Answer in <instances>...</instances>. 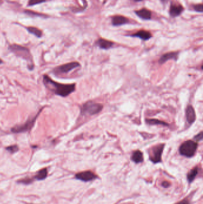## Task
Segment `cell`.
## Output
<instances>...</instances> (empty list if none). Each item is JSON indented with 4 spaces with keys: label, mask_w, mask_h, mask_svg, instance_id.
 Instances as JSON below:
<instances>
[{
    "label": "cell",
    "mask_w": 203,
    "mask_h": 204,
    "mask_svg": "<svg viewBox=\"0 0 203 204\" xmlns=\"http://www.w3.org/2000/svg\"><path fill=\"white\" fill-rule=\"evenodd\" d=\"M43 83L53 93L62 97H68L76 90V84H61L53 80L47 75L43 76Z\"/></svg>",
    "instance_id": "cell-1"
},
{
    "label": "cell",
    "mask_w": 203,
    "mask_h": 204,
    "mask_svg": "<svg viewBox=\"0 0 203 204\" xmlns=\"http://www.w3.org/2000/svg\"><path fill=\"white\" fill-rule=\"evenodd\" d=\"M9 49L14 55L20 58L26 60L28 63V68L30 70H32L34 68V63L32 56L28 48L18 44L10 45Z\"/></svg>",
    "instance_id": "cell-2"
},
{
    "label": "cell",
    "mask_w": 203,
    "mask_h": 204,
    "mask_svg": "<svg viewBox=\"0 0 203 204\" xmlns=\"http://www.w3.org/2000/svg\"><path fill=\"white\" fill-rule=\"evenodd\" d=\"M198 144V142L193 140H188L184 142L179 148V152L181 155L186 158H192L195 155Z\"/></svg>",
    "instance_id": "cell-3"
},
{
    "label": "cell",
    "mask_w": 203,
    "mask_h": 204,
    "mask_svg": "<svg viewBox=\"0 0 203 204\" xmlns=\"http://www.w3.org/2000/svg\"><path fill=\"white\" fill-rule=\"evenodd\" d=\"M103 109V105L101 103L92 101H88L80 107V114L82 115H94L101 112Z\"/></svg>",
    "instance_id": "cell-4"
},
{
    "label": "cell",
    "mask_w": 203,
    "mask_h": 204,
    "mask_svg": "<svg viewBox=\"0 0 203 204\" xmlns=\"http://www.w3.org/2000/svg\"><path fill=\"white\" fill-rule=\"evenodd\" d=\"M43 107L41 109V110L39 111V112H38V114L35 116L29 118L23 124L20 126H16L11 128V131L13 133H26L30 131L34 126L36 121Z\"/></svg>",
    "instance_id": "cell-5"
},
{
    "label": "cell",
    "mask_w": 203,
    "mask_h": 204,
    "mask_svg": "<svg viewBox=\"0 0 203 204\" xmlns=\"http://www.w3.org/2000/svg\"><path fill=\"white\" fill-rule=\"evenodd\" d=\"M165 147L164 143H160L150 147L148 150L150 161L153 164L162 162V155Z\"/></svg>",
    "instance_id": "cell-6"
},
{
    "label": "cell",
    "mask_w": 203,
    "mask_h": 204,
    "mask_svg": "<svg viewBox=\"0 0 203 204\" xmlns=\"http://www.w3.org/2000/svg\"><path fill=\"white\" fill-rule=\"evenodd\" d=\"M80 66V63L77 62H73L66 63L57 66L54 69V72L57 74H65L70 72L73 69L78 68Z\"/></svg>",
    "instance_id": "cell-7"
},
{
    "label": "cell",
    "mask_w": 203,
    "mask_h": 204,
    "mask_svg": "<svg viewBox=\"0 0 203 204\" xmlns=\"http://www.w3.org/2000/svg\"><path fill=\"white\" fill-rule=\"evenodd\" d=\"M75 178L79 180L88 182L97 179L98 178V176L91 171H85L77 173L75 175Z\"/></svg>",
    "instance_id": "cell-8"
},
{
    "label": "cell",
    "mask_w": 203,
    "mask_h": 204,
    "mask_svg": "<svg viewBox=\"0 0 203 204\" xmlns=\"http://www.w3.org/2000/svg\"><path fill=\"white\" fill-rule=\"evenodd\" d=\"M179 51H172L165 53L161 56V58L158 60V63L160 65H163L169 60H173L174 61H177L179 58Z\"/></svg>",
    "instance_id": "cell-9"
},
{
    "label": "cell",
    "mask_w": 203,
    "mask_h": 204,
    "mask_svg": "<svg viewBox=\"0 0 203 204\" xmlns=\"http://www.w3.org/2000/svg\"><path fill=\"white\" fill-rule=\"evenodd\" d=\"M185 117L187 122L191 126L196 120V114L194 108L191 105H188L185 110Z\"/></svg>",
    "instance_id": "cell-10"
},
{
    "label": "cell",
    "mask_w": 203,
    "mask_h": 204,
    "mask_svg": "<svg viewBox=\"0 0 203 204\" xmlns=\"http://www.w3.org/2000/svg\"><path fill=\"white\" fill-rule=\"evenodd\" d=\"M96 44L98 47L100 49H103V50H108L111 49L114 43L112 41H110L109 40H107L105 39H98L96 42Z\"/></svg>",
    "instance_id": "cell-11"
},
{
    "label": "cell",
    "mask_w": 203,
    "mask_h": 204,
    "mask_svg": "<svg viewBox=\"0 0 203 204\" xmlns=\"http://www.w3.org/2000/svg\"><path fill=\"white\" fill-rule=\"evenodd\" d=\"M131 37H138L143 41H147L152 37V35L148 31H146L145 30H141L136 32L134 34L132 35Z\"/></svg>",
    "instance_id": "cell-12"
},
{
    "label": "cell",
    "mask_w": 203,
    "mask_h": 204,
    "mask_svg": "<svg viewBox=\"0 0 203 204\" xmlns=\"http://www.w3.org/2000/svg\"><path fill=\"white\" fill-rule=\"evenodd\" d=\"M184 7L181 5H172L170 7V15L172 17H177L179 16L184 11Z\"/></svg>",
    "instance_id": "cell-13"
},
{
    "label": "cell",
    "mask_w": 203,
    "mask_h": 204,
    "mask_svg": "<svg viewBox=\"0 0 203 204\" xmlns=\"http://www.w3.org/2000/svg\"><path fill=\"white\" fill-rule=\"evenodd\" d=\"M131 160L135 164L142 163L144 161L143 153L139 150L134 151L131 156Z\"/></svg>",
    "instance_id": "cell-14"
},
{
    "label": "cell",
    "mask_w": 203,
    "mask_h": 204,
    "mask_svg": "<svg viewBox=\"0 0 203 204\" xmlns=\"http://www.w3.org/2000/svg\"><path fill=\"white\" fill-rule=\"evenodd\" d=\"M136 14L140 18L144 20L151 19V12L146 9H142L135 11Z\"/></svg>",
    "instance_id": "cell-15"
},
{
    "label": "cell",
    "mask_w": 203,
    "mask_h": 204,
    "mask_svg": "<svg viewBox=\"0 0 203 204\" xmlns=\"http://www.w3.org/2000/svg\"><path fill=\"white\" fill-rule=\"evenodd\" d=\"M128 22H129V20L127 19V18H126L124 16H114L111 19L112 24L114 26H120V25L126 24V23H127Z\"/></svg>",
    "instance_id": "cell-16"
},
{
    "label": "cell",
    "mask_w": 203,
    "mask_h": 204,
    "mask_svg": "<svg viewBox=\"0 0 203 204\" xmlns=\"http://www.w3.org/2000/svg\"><path fill=\"white\" fill-rule=\"evenodd\" d=\"M145 123L149 126H169V124L166 123L165 121L158 120L157 119H146Z\"/></svg>",
    "instance_id": "cell-17"
},
{
    "label": "cell",
    "mask_w": 203,
    "mask_h": 204,
    "mask_svg": "<svg viewBox=\"0 0 203 204\" xmlns=\"http://www.w3.org/2000/svg\"><path fill=\"white\" fill-rule=\"evenodd\" d=\"M198 173V166H195L187 174V180L189 183H191L193 182V180L196 178L197 175Z\"/></svg>",
    "instance_id": "cell-18"
},
{
    "label": "cell",
    "mask_w": 203,
    "mask_h": 204,
    "mask_svg": "<svg viewBox=\"0 0 203 204\" xmlns=\"http://www.w3.org/2000/svg\"><path fill=\"white\" fill-rule=\"evenodd\" d=\"M48 175V171L47 168H43L39 170L35 175V178L38 180H43L45 179Z\"/></svg>",
    "instance_id": "cell-19"
},
{
    "label": "cell",
    "mask_w": 203,
    "mask_h": 204,
    "mask_svg": "<svg viewBox=\"0 0 203 204\" xmlns=\"http://www.w3.org/2000/svg\"><path fill=\"white\" fill-rule=\"evenodd\" d=\"M26 29L29 33L34 35L35 36H36L38 38H41L42 35V32L40 29H38L37 28L30 26V27H28Z\"/></svg>",
    "instance_id": "cell-20"
},
{
    "label": "cell",
    "mask_w": 203,
    "mask_h": 204,
    "mask_svg": "<svg viewBox=\"0 0 203 204\" xmlns=\"http://www.w3.org/2000/svg\"><path fill=\"white\" fill-rule=\"evenodd\" d=\"M6 149L7 151H8L11 154H15V153H16L17 152H18L19 150V146H18L17 145H13L8 146L6 148Z\"/></svg>",
    "instance_id": "cell-21"
},
{
    "label": "cell",
    "mask_w": 203,
    "mask_h": 204,
    "mask_svg": "<svg viewBox=\"0 0 203 204\" xmlns=\"http://www.w3.org/2000/svg\"><path fill=\"white\" fill-rule=\"evenodd\" d=\"M45 0H29L28 6H33L37 4H41L44 2H45Z\"/></svg>",
    "instance_id": "cell-22"
},
{
    "label": "cell",
    "mask_w": 203,
    "mask_h": 204,
    "mask_svg": "<svg viewBox=\"0 0 203 204\" xmlns=\"http://www.w3.org/2000/svg\"><path fill=\"white\" fill-rule=\"evenodd\" d=\"M32 182H33L32 178L27 177V178L20 180L18 182L20 183H22V184H25V185H29V184H30Z\"/></svg>",
    "instance_id": "cell-23"
},
{
    "label": "cell",
    "mask_w": 203,
    "mask_h": 204,
    "mask_svg": "<svg viewBox=\"0 0 203 204\" xmlns=\"http://www.w3.org/2000/svg\"><path fill=\"white\" fill-rule=\"evenodd\" d=\"M203 131H200L198 134H196L195 137H193V140L198 142H200L203 140Z\"/></svg>",
    "instance_id": "cell-24"
},
{
    "label": "cell",
    "mask_w": 203,
    "mask_h": 204,
    "mask_svg": "<svg viewBox=\"0 0 203 204\" xmlns=\"http://www.w3.org/2000/svg\"><path fill=\"white\" fill-rule=\"evenodd\" d=\"M193 9L194 10H195L197 12H200V13H202L203 11V6L202 4H197L193 6Z\"/></svg>",
    "instance_id": "cell-25"
},
{
    "label": "cell",
    "mask_w": 203,
    "mask_h": 204,
    "mask_svg": "<svg viewBox=\"0 0 203 204\" xmlns=\"http://www.w3.org/2000/svg\"><path fill=\"white\" fill-rule=\"evenodd\" d=\"M170 185V183L168 182H167V181H164V182H163L162 183V186L164 188H168V187H169Z\"/></svg>",
    "instance_id": "cell-26"
},
{
    "label": "cell",
    "mask_w": 203,
    "mask_h": 204,
    "mask_svg": "<svg viewBox=\"0 0 203 204\" xmlns=\"http://www.w3.org/2000/svg\"><path fill=\"white\" fill-rule=\"evenodd\" d=\"M176 204H190V202L189 201V200H188L187 199H184L183 200H182L180 202H178V203Z\"/></svg>",
    "instance_id": "cell-27"
},
{
    "label": "cell",
    "mask_w": 203,
    "mask_h": 204,
    "mask_svg": "<svg viewBox=\"0 0 203 204\" xmlns=\"http://www.w3.org/2000/svg\"><path fill=\"white\" fill-rule=\"evenodd\" d=\"M2 63H3V61H2V59H1V58H0V65H1V64H2Z\"/></svg>",
    "instance_id": "cell-28"
},
{
    "label": "cell",
    "mask_w": 203,
    "mask_h": 204,
    "mask_svg": "<svg viewBox=\"0 0 203 204\" xmlns=\"http://www.w3.org/2000/svg\"><path fill=\"white\" fill-rule=\"evenodd\" d=\"M134 1H136V2H139V1H142V0H134Z\"/></svg>",
    "instance_id": "cell-29"
},
{
    "label": "cell",
    "mask_w": 203,
    "mask_h": 204,
    "mask_svg": "<svg viewBox=\"0 0 203 204\" xmlns=\"http://www.w3.org/2000/svg\"><path fill=\"white\" fill-rule=\"evenodd\" d=\"M162 1H163V2H166V1H167V0H161Z\"/></svg>",
    "instance_id": "cell-30"
}]
</instances>
